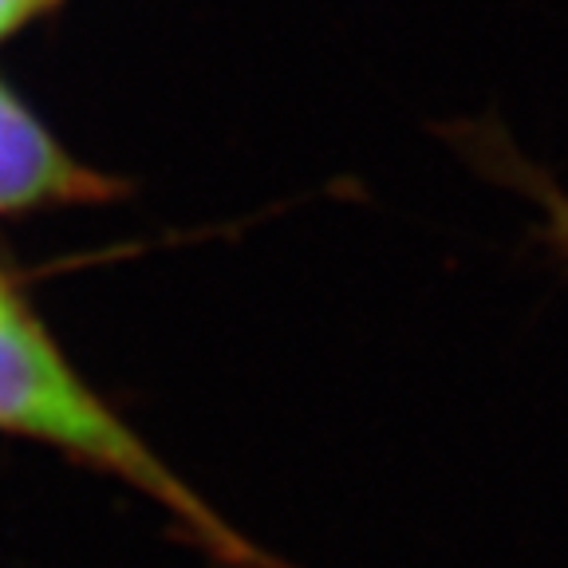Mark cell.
<instances>
[{
	"label": "cell",
	"mask_w": 568,
	"mask_h": 568,
	"mask_svg": "<svg viewBox=\"0 0 568 568\" xmlns=\"http://www.w3.org/2000/svg\"><path fill=\"white\" fill-rule=\"evenodd\" d=\"M36 4H40V0H0V32H9L12 24H20Z\"/></svg>",
	"instance_id": "4"
},
{
	"label": "cell",
	"mask_w": 568,
	"mask_h": 568,
	"mask_svg": "<svg viewBox=\"0 0 568 568\" xmlns=\"http://www.w3.org/2000/svg\"><path fill=\"white\" fill-rule=\"evenodd\" d=\"M541 202H545V217H549V241L557 248L560 257L568 261V197L557 194L552 186L541 190Z\"/></svg>",
	"instance_id": "3"
},
{
	"label": "cell",
	"mask_w": 568,
	"mask_h": 568,
	"mask_svg": "<svg viewBox=\"0 0 568 568\" xmlns=\"http://www.w3.org/2000/svg\"><path fill=\"white\" fill-rule=\"evenodd\" d=\"M88 194H95L91 174L71 166L44 126L0 88V213Z\"/></svg>",
	"instance_id": "2"
},
{
	"label": "cell",
	"mask_w": 568,
	"mask_h": 568,
	"mask_svg": "<svg viewBox=\"0 0 568 568\" xmlns=\"http://www.w3.org/2000/svg\"><path fill=\"white\" fill-rule=\"evenodd\" d=\"M0 430L60 446L99 470L131 481L178 517L225 565L261 568V557L237 529L225 525L131 426L71 372L44 328L0 284Z\"/></svg>",
	"instance_id": "1"
}]
</instances>
